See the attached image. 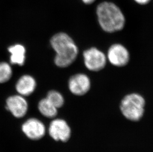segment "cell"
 Instances as JSON below:
<instances>
[{
  "label": "cell",
  "instance_id": "obj_16",
  "mask_svg": "<svg viewBox=\"0 0 153 152\" xmlns=\"http://www.w3.org/2000/svg\"><path fill=\"white\" fill-rule=\"evenodd\" d=\"M83 2L86 4H90L94 3L96 0H82Z\"/></svg>",
  "mask_w": 153,
  "mask_h": 152
},
{
  "label": "cell",
  "instance_id": "obj_12",
  "mask_svg": "<svg viewBox=\"0 0 153 152\" xmlns=\"http://www.w3.org/2000/svg\"><path fill=\"white\" fill-rule=\"evenodd\" d=\"M38 109L42 115L47 118H53L58 113L57 108L46 98L43 99L38 104Z\"/></svg>",
  "mask_w": 153,
  "mask_h": 152
},
{
  "label": "cell",
  "instance_id": "obj_15",
  "mask_svg": "<svg viewBox=\"0 0 153 152\" xmlns=\"http://www.w3.org/2000/svg\"><path fill=\"white\" fill-rule=\"evenodd\" d=\"M134 1L137 4L141 5H145L151 1V0H134Z\"/></svg>",
  "mask_w": 153,
  "mask_h": 152
},
{
  "label": "cell",
  "instance_id": "obj_5",
  "mask_svg": "<svg viewBox=\"0 0 153 152\" xmlns=\"http://www.w3.org/2000/svg\"><path fill=\"white\" fill-rule=\"evenodd\" d=\"M107 58L113 65L121 67L128 63L130 54L124 46L120 44H114L108 49Z\"/></svg>",
  "mask_w": 153,
  "mask_h": 152
},
{
  "label": "cell",
  "instance_id": "obj_11",
  "mask_svg": "<svg viewBox=\"0 0 153 152\" xmlns=\"http://www.w3.org/2000/svg\"><path fill=\"white\" fill-rule=\"evenodd\" d=\"M8 50L10 53V63L20 66L24 64L26 52L24 46L20 44H16L10 46L8 48Z\"/></svg>",
  "mask_w": 153,
  "mask_h": 152
},
{
  "label": "cell",
  "instance_id": "obj_3",
  "mask_svg": "<svg viewBox=\"0 0 153 152\" xmlns=\"http://www.w3.org/2000/svg\"><path fill=\"white\" fill-rule=\"evenodd\" d=\"M145 100L138 93H132L124 96L122 99L120 109L123 115L128 120L139 121L144 113Z\"/></svg>",
  "mask_w": 153,
  "mask_h": 152
},
{
  "label": "cell",
  "instance_id": "obj_2",
  "mask_svg": "<svg viewBox=\"0 0 153 152\" xmlns=\"http://www.w3.org/2000/svg\"><path fill=\"white\" fill-rule=\"evenodd\" d=\"M96 14L100 27L104 31L114 33L123 30L126 18L121 10L114 3L103 1L97 6Z\"/></svg>",
  "mask_w": 153,
  "mask_h": 152
},
{
  "label": "cell",
  "instance_id": "obj_9",
  "mask_svg": "<svg viewBox=\"0 0 153 152\" xmlns=\"http://www.w3.org/2000/svg\"><path fill=\"white\" fill-rule=\"evenodd\" d=\"M6 108L13 116L20 118L25 116L27 111L28 104L22 95H13L7 99Z\"/></svg>",
  "mask_w": 153,
  "mask_h": 152
},
{
  "label": "cell",
  "instance_id": "obj_1",
  "mask_svg": "<svg viewBox=\"0 0 153 152\" xmlns=\"http://www.w3.org/2000/svg\"><path fill=\"white\" fill-rule=\"evenodd\" d=\"M50 42L56 52L54 62L58 67H67L76 59L78 47L68 35L62 32L57 33L52 37Z\"/></svg>",
  "mask_w": 153,
  "mask_h": 152
},
{
  "label": "cell",
  "instance_id": "obj_7",
  "mask_svg": "<svg viewBox=\"0 0 153 152\" xmlns=\"http://www.w3.org/2000/svg\"><path fill=\"white\" fill-rule=\"evenodd\" d=\"M49 133L55 140L65 142L71 137V129L66 121L62 119H56L50 123Z\"/></svg>",
  "mask_w": 153,
  "mask_h": 152
},
{
  "label": "cell",
  "instance_id": "obj_13",
  "mask_svg": "<svg viewBox=\"0 0 153 152\" xmlns=\"http://www.w3.org/2000/svg\"><path fill=\"white\" fill-rule=\"evenodd\" d=\"M46 98L57 109L62 107L64 105V98L63 96L57 91H50L47 94Z\"/></svg>",
  "mask_w": 153,
  "mask_h": 152
},
{
  "label": "cell",
  "instance_id": "obj_6",
  "mask_svg": "<svg viewBox=\"0 0 153 152\" xmlns=\"http://www.w3.org/2000/svg\"><path fill=\"white\" fill-rule=\"evenodd\" d=\"M91 80L88 76L83 73L73 75L68 80V86L70 91L77 96L86 94L91 88Z\"/></svg>",
  "mask_w": 153,
  "mask_h": 152
},
{
  "label": "cell",
  "instance_id": "obj_8",
  "mask_svg": "<svg viewBox=\"0 0 153 152\" xmlns=\"http://www.w3.org/2000/svg\"><path fill=\"white\" fill-rule=\"evenodd\" d=\"M22 130L26 137L32 140H39L44 136L46 132L43 123L37 119L31 118L23 123Z\"/></svg>",
  "mask_w": 153,
  "mask_h": 152
},
{
  "label": "cell",
  "instance_id": "obj_10",
  "mask_svg": "<svg viewBox=\"0 0 153 152\" xmlns=\"http://www.w3.org/2000/svg\"><path fill=\"white\" fill-rule=\"evenodd\" d=\"M36 80L30 75H23L16 83V91L22 96H28L32 94L36 88Z\"/></svg>",
  "mask_w": 153,
  "mask_h": 152
},
{
  "label": "cell",
  "instance_id": "obj_14",
  "mask_svg": "<svg viewBox=\"0 0 153 152\" xmlns=\"http://www.w3.org/2000/svg\"><path fill=\"white\" fill-rule=\"evenodd\" d=\"M12 76V69L10 65L6 62L0 63V83L7 82Z\"/></svg>",
  "mask_w": 153,
  "mask_h": 152
},
{
  "label": "cell",
  "instance_id": "obj_4",
  "mask_svg": "<svg viewBox=\"0 0 153 152\" xmlns=\"http://www.w3.org/2000/svg\"><path fill=\"white\" fill-rule=\"evenodd\" d=\"M85 67L89 70L98 72L105 68L107 58L105 54L96 47L85 50L83 54Z\"/></svg>",
  "mask_w": 153,
  "mask_h": 152
}]
</instances>
